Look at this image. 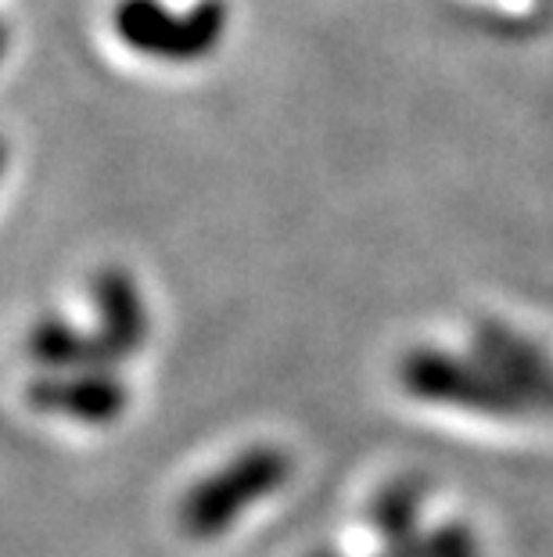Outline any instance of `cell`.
Segmentation results:
<instances>
[{"label":"cell","mask_w":553,"mask_h":557,"mask_svg":"<svg viewBox=\"0 0 553 557\" xmlns=\"http://www.w3.org/2000/svg\"><path fill=\"white\" fill-rule=\"evenodd\" d=\"M291 475V457L277 446H252L205 475L187 490L180 500V529L194 540H216L230 525H238L241 515L252 504L269 500L277 490H285Z\"/></svg>","instance_id":"1"},{"label":"cell","mask_w":553,"mask_h":557,"mask_svg":"<svg viewBox=\"0 0 553 557\" xmlns=\"http://www.w3.org/2000/svg\"><path fill=\"white\" fill-rule=\"evenodd\" d=\"M399 377H403L406 393H414L425 403H439V407L481 413V418H532V407L507 377H500L486 360L475 352L461 357L450 349H414L399 363Z\"/></svg>","instance_id":"2"},{"label":"cell","mask_w":553,"mask_h":557,"mask_svg":"<svg viewBox=\"0 0 553 557\" xmlns=\"http://www.w3.org/2000/svg\"><path fill=\"white\" fill-rule=\"evenodd\" d=\"M112 22L129 51L159 62H198L227 33V4L198 0L187 11H169L162 0H120Z\"/></svg>","instance_id":"3"},{"label":"cell","mask_w":553,"mask_h":557,"mask_svg":"<svg viewBox=\"0 0 553 557\" xmlns=\"http://www.w3.org/2000/svg\"><path fill=\"white\" fill-rule=\"evenodd\" d=\"M470 349L525 396L532 418H553V360L532 338L500 324V320H481L475 338H470Z\"/></svg>","instance_id":"4"},{"label":"cell","mask_w":553,"mask_h":557,"mask_svg":"<svg viewBox=\"0 0 553 557\" xmlns=\"http://www.w3.org/2000/svg\"><path fill=\"white\" fill-rule=\"evenodd\" d=\"M33 410L84 424H109L126 410V382L112 367L90 371H47L26 388Z\"/></svg>","instance_id":"5"},{"label":"cell","mask_w":553,"mask_h":557,"mask_svg":"<svg viewBox=\"0 0 553 557\" xmlns=\"http://www.w3.org/2000/svg\"><path fill=\"white\" fill-rule=\"evenodd\" d=\"M93 306H98V331L115 349L120 363L144 346L148 338V306L140 299L137 281L120 267H109L93 277Z\"/></svg>","instance_id":"6"},{"label":"cell","mask_w":553,"mask_h":557,"mask_svg":"<svg viewBox=\"0 0 553 557\" xmlns=\"http://www.w3.org/2000/svg\"><path fill=\"white\" fill-rule=\"evenodd\" d=\"M26 349L33 363H40L43 371H90V367L120 363V357H115V349L104 342L101 331L87 335V331L65 324V320H58V317H47L29 331Z\"/></svg>","instance_id":"7"},{"label":"cell","mask_w":553,"mask_h":557,"mask_svg":"<svg viewBox=\"0 0 553 557\" xmlns=\"http://www.w3.org/2000/svg\"><path fill=\"white\" fill-rule=\"evenodd\" d=\"M420 485L417 482H403L399 479L395 485L378 496L374 504V521L378 529L388 536V543H403V540H414L417 536V507H420Z\"/></svg>","instance_id":"8"},{"label":"cell","mask_w":553,"mask_h":557,"mask_svg":"<svg viewBox=\"0 0 553 557\" xmlns=\"http://www.w3.org/2000/svg\"><path fill=\"white\" fill-rule=\"evenodd\" d=\"M417 557H478V543L464 525H445L431 540H420Z\"/></svg>","instance_id":"9"}]
</instances>
